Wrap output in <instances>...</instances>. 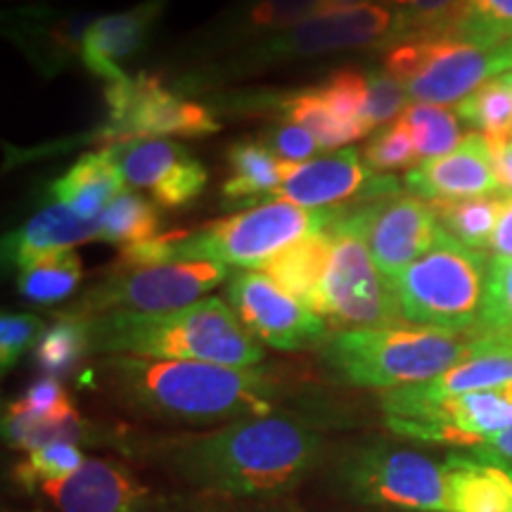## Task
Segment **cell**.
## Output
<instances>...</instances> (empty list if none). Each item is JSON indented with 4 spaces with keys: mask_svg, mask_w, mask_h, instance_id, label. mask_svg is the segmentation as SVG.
Segmentation results:
<instances>
[{
    "mask_svg": "<svg viewBox=\"0 0 512 512\" xmlns=\"http://www.w3.org/2000/svg\"><path fill=\"white\" fill-rule=\"evenodd\" d=\"M86 323L93 354L200 361L230 368H256L266 356L233 309L216 297L174 311L102 313Z\"/></svg>",
    "mask_w": 512,
    "mask_h": 512,
    "instance_id": "3",
    "label": "cell"
},
{
    "mask_svg": "<svg viewBox=\"0 0 512 512\" xmlns=\"http://www.w3.org/2000/svg\"><path fill=\"white\" fill-rule=\"evenodd\" d=\"M456 117L463 119L475 133L489 143H508L512 140V91L501 76L484 83L475 93L467 95L456 105Z\"/></svg>",
    "mask_w": 512,
    "mask_h": 512,
    "instance_id": "29",
    "label": "cell"
},
{
    "mask_svg": "<svg viewBox=\"0 0 512 512\" xmlns=\"http://www.w3.org/2000/svg\"><path fill=\"white\" fill-rule=\"evenodd\" d=\"M384 69L415 102L458 105L484 83L510 72L512 41L486 48L456 34L403 38L387 48Z\"/></svg>",
    "mask_w": 512,
    "mask_h": 512,
    "instance_id": "6",
    "label": "cell"
},
{
    "mask_svg": "<svg viewBox=\"0 0 512 512\" xmlns=\"http://www.w3.org/2000/svg\"><path fill=\"white\" fill-rule=\"evenodd\" d=\"M482 337L399 323L330 335L320 356L337 382L370 389H399L430 382L475 356Z\"/></svg>",
    "mask_w": 512,
    "mask_h": 512,
    "instance_id": "4",
    "label": "cell"
},
{
    "mask_svg": "<svg viewBox=\"0 0 512 512\" xmlns=\"http://www.w3.org/2000/svg\"><path fill=\"white\" fill-rule=\"evenodd\" d=\"M489 143V140H486ZM494 155V169L498 178V195L512 197V140L508 143H489Z\"/></svg>",
    "mask_w": 512,
    "mask_h": 512,
    "instance_id": "45",
    "label": "cell"
},
{
    "mask_svg": "<svg viewBox=\"0 0 512 512\" xmlns=\"http://www.w3.org/2000/svg\"><path fill=\"white\" fill-rule=\"evenodd\" d=\"M339 477L358 503L406 512L448 508L444 465L408 448H356L339 467Z\"/></svg>",
    "mask_w": 512,
    "mask_h": 512,
    "instance_id": "9",
    "label": "cell"
},
{
    "mask_svg": "<svg viewBox=\"0 0 512 512\" xmlns=\"http://www.w3.org/2000/svg\"><path fill=\"white\" fill-rule=\"evenodd\" d=\"M100 377L128 411L166 422H235L273 413L278 375L200 361L105 356Z\"/></svg>",
    "mask_w": 512,
    "mask_h": 512,
    "instance_id": "2",
    "label": "cell"
},
{
    "mask_svg": "<svg viewBox=\"0 0 512 512\" xmlns=\"http://www.w3.org/2000/svg\"><path fill=\"white\" fill-rule=\"evenodd\" d=\"M366 86H368L366 124L370 131L406 112L403 107H406V100L411 98H408V93L403 91L401 83L396 81L387 69H370L366 74Z\"/></svg>",
    "mask_w": 512,
    "mask_h": 512,
    "instance_id": "42",
    "label": "cell"
},
{
    "mask_svg": "<svg viewBox=\"0 0 512 512\" xmlns=\"http://www.w3.org/2000/svg\"><path fill=\"white\" fill-rule=\"evenodd\" d=\"M479 446L486 448V451H494V453H498V456L512 460V430L496 434L494 439L484 441V444H479Z\"/></svg>",
    "mask_w": 512,
    "mask_h": 512,
    "instance_id": "47",
    "label": "cell"
},
{
    "mask_svg": "<svg viewBox=\"0 0 512 512\" xmlns=\"http://www.w3.org/2000/svg\"><path fill=\"white\" fill-rule=\"evenodd\" d=\"M93 238H100L98 219H83L67 204L57 202L5 238V259H12V264L24 271L41 256Z\"/></svg>",
    "mask_w": 512,
    "mask_h": 512,
    "instance_id": "23",
    "label": "cell"
},
{
    "mask_svg": "<svg viewBox=\"0 0 512 512\" xmlns=\"http://www.w3.org/2000/svg\"><path fill=\"white\" fill-rule=\"evenodd\" d=\"M389 430L430 444L479 446L512 430V382L494 389L448 396L437 403L387 415Z\"/></svg>",
    "mask_w": 512,
    "mask_h": 512,
    "instance_id": "13",
    "label": "cell"
},
{
    "mask_svg": "<svg viewBox=\"0 0 512 512\" xmlns=\"http://www.w3.org/2000/svg\"><path fill=\"white\" fill-rule=\"evenodd\" d=\"M83 278L79 254L72 249L50 252L19 271L17 290L34 304H55L67 299Z\"/></svg>",
    "mask_w": 512,
    "mask_h": 512,
    "instance_id": "28",
    "label": "cell"
},
{
    "mask_svg": "<svg viewBox=\"0 0 512 512\" xmlns=\"http://www.w3.org/2000/svg\"><path fill=\"white\" fill-rule=\"evenodd\" d=\"M83 463H86V458H83L79 446L72 441H53V444L29 451L27 463L17 467V475L24 486L34 489V486L50 482V479L72 475Z\"/></svg>",
    "mask_w": 512,
    "mask_h": 512,
    "instance_id": "39",
    "label": "cell"
},
{
    "mask_svg": "<svg viewBox=\"0 0 512 512\" xmlns=\"http://www.w3.org/2000/svg\"><path fill=\"white\" fill-rule=\"evenodd\" d=\"M230 178L223 183L226 204H252L283 183V162L264 143L238 140L228 150Z\"/></svg>",
    "mask_w": 512,
    "mask_h": 512,
    "instance_id": "26",
    "label": "cell"
},
{
    "mask_svg": "<svg viewBox=\"0 0 512 512\" xmlns=\"http://www.w3.org/2000/svg\"><path fill=\"white\" fill-rule=\"evenodd\" d=\"M366 164L370 171H389L403 169V166L418 164V152H415L413 133L403 119L382 131L366 147Z\"/></svg>",
    "mask_w": 512,
    "mask_h": 512,
    "instance_id": "41",
    "label": "cell"
},
{
    "mask_svg": "<svg viewBox=\"0 0 512 512\" xmlns=\"http://www.w3.org/2000/svg\"><path fill=\"white\" fill-rule=\"evenodd\" d=\"M88 351H91V337H88L86 320L72 313H60L38 342L36 366L46 377H62L74 370Z\"/></svg>",
    "mask_w": 512,
    "mask_h": 512,
    "instance_id": "32",
    "label": "cell"
},
{
    "mask_svg": "<svg viewBox=\"0 0 512 512\" xmlns=\"http://www.w3.org/2000/svg\"><path fill=\"white\" fill-rule=\"evenodd\" d=\"M489 264L444 228L430 252L392 278L403 323L475 335L482 316Z\"/></svg>",
    "mask_w": 512,
    "mask_h": 512,
    "instance_id": "5",
    "label": "cell"
},
{
    "mask_svg": "<svg viewBox=\"0 0 512 512\" xmlns=\"http://www.w3.org/2000/svg\"><path fill=\"white\" fill-rule=\"evenodd\" d=\"M41 318L31 313H5L0 320V366L10 370L41 335Z\"/></svg>",
    "mask_w": 512,
    "mask_h": 512,
    "instance_id": "43",
    "label": "cell"
},
{
    "mask_svg": "<svg viewBox=\"0 0 512 512\" xmlns=\"http://www.w3.org/2000/svg\"><path fill=\"white\" fill-rule=\"evenodd\" d=\"M98 223L100 240L128 247L155 240L157 230L162 226V216H159V209L150 200L133 195V192H124L102 211Z\"/></svg>",
    "mask_w": 512,
    "mask_h": 512,
    "instance_id": "31",
    "label": "cell"
},
{
    "mask_svg": "<svg viewBox=\"0 0 512 512\" xmlns=\"http://www.w3.org/2000/svg\"><path fill=\"white\" fill-rule=\"evenodd\" d=\"M53 197L83 219H100L102 211L126 192V181L110 150L83 155L72 169L53 183Z\"/></svg>",
    "mask_w": 512,
    "mask_h": 512,
    "instance_id": "24",
    "label": "cell"
},
{
    "mask_svg": "<svg viewBox=\"0 0 512 512\" xmlns=\"http://www.w3.org/2000/svg\"><path fill=\"white\" fill-rule=\"evenodd\" d=\"M415 197L430 202H456L498 195L494 155L482 133H467L444 157L427 159L403 176Z\"/></svg>",
    "mask_w": 512,
    "mask_h": 512,
    "instance_id": "18",
    "label": "cell"
},
{
    "mask_svg": "<svg viewBox=\"0 0 512 512\" xmlns=\"http://www.w3.org/2000/svg\"><path fill=\"white\" fill-rule=\"evenodd\" d=\"M491 249L494 256H505L512 259V197L505 200V207L501 211V219H498L496 233L491 238Z\"/></svg>",
    "mask_w": 512,
    "mask_h": 512,
    "instance_id": "46",
    "label": "cell"
},
{
    "mask_svg": "<svg viewBox=\"0 0 512 512\" xmlns=\"http://www.w3.org/2000/svg\"><path fill=\"white\" fill-rule=\"evenodd\" d=\"M399 19L396 43L427 34H451L463 0H382Z\"/></svg>",
    "mask_w": 512,
    "mask_h": 512,
    "instance_id": "36",
    "label": "cell"
},
{
    "mask_svg": "<svg viewBox=\"0 0 512 512\" xmlns=\"http://www.w3.org/2000/svg\"><path fill=\"white\" fill-rule=\"evenodd\" d=\"M325 233L332 238V252L318 316L337 332L403 323L392 280L375 266L366 238L347 221L344 209L335 211Z\"/></svg>",
    "mask_w": 512,
    "mask_h": 512,
    "instance_id": "8",
    "label": "cell"
},
{
    "mask_svg": "<svg viewBox=\"0 0 512 512\" xmlns=\"http://www.w3.org/2000/svg\"><path fill=\"white\" fill-rule=\"evenodd\" d=\"M323 453L325 439L311 422L275 411L166 448L178 477L202 491L235 498L287 494L311 475Z\"/></svg>",
    "mask_w": 512,
    "mask_h": 512,
    "instance_id": "1",
    "label": "cell"
},
{
    "mask_svg": "<svg viewBox=\"0 0 512 512\" xmlns=\"http://www.w3.org/2000/svg\"><path fill=\"white\" fill-rule=\"evenodd\" d=\"M361 5H370V0H320V12H337L349 8H361Z\"/></svg>",
    "mask_w": 512,
    "mask_h": 512,
    "instance_id": "48",
    "label": "cell"
},
{
    "mask_svg": "<svg viewBox=\"0 0 512 512\" xmlns=\"http://www.w3.org/2000/svg\"><path fill=\"white\" fill-rule=\"evenodd\" d=\"M105 100L110 105V119L95 140L107 147L166 136L207 138L221 131L219 119L207 107L183 100L150 74L110 83Z\"/></svg>",
    "mask_w": 512,
    "mask_h": 512,
    "instance_id": "11",
    "label": "cell"
},
{
    "mask_svg": "<svg viewBox=\"0 0 512 512\" xmlns=\"http://www.w3.org/2000/svg\"><path fill=\"white\" fill-rule=\"evenodd\" d=\"M446 512H512V460L472 446L444 463Z\"/></svg>",
    "mask_w": 512,
    "mask_h": 512,
    "instance_id": "22",
    "label": "cell"
},
{
    "mask_svg": "<svg viewBox=\"0 0 512 512\" xmlns=\"http://www.w3.org/2000/svg\"><path fill=\"white\" fill-rule=\"evenodd\" d=\"M475 337L512 339V259L494 256L486 275V294Z\"/></svg>",
    "mask_w": 512,
    "mask_h": 512,
    "instance_id": "35",
    "label": "cell"
},
{
    "mask_svg": "<svg viewBox=\"0 0 512 512\" xmlns=\"http://www.w3.org/2000/svg\"><path fill=\"white\" fill-rule=\"evenodd\" d=\"M228 278V268L214 261H171V264L112 271L88 290L72 316L83 320L102 313H159L195 304L204 292L214 290Z\"/></svg>",
    "mask_w": 512,
    "mask_h": 512,
    "instance_id": "10",
    "label": "cell"
},
{
    "mask_svg": "<svg viewBox=\"0 0 512 512\" xmlns=\"http://www.w3.org/2000/svg\"><path fill=\"white\" fill-rule=\"evenodd\" d=\"M228 302L256 339L280 351L311 349L328 339L325 320L290 297L266 273L233 275Z\"/></svg>",
    "mask_w": 512,
    "mask_h": 512,
    "instance_id": "15",
    "label": "cell"
},
{
    "mask_svg": "<svg viewBox=\"0 0 512 512\" xmlns=\"http://www.w3.org/2000/svg\"><path fill=\"white\" fill-rule=\"evenodd\" d=\"M107 150L124 181L133 188L150 190L159 207H185L209 183L207 169L174 140H128Z\"/></svg>",
    "mask_w": 512,
    "mask_h": 512,
    "instance_id": "16",
    "label": "cell"
},
{
    "mask_svg": "<svg viewBox=\"0 0 512 512\" xmlns=\"http://www.w3.org/2000/svg\"><path fill=\"white\" fill-rule=\"evenodd\" d=\"M318 98L325 102V107L335 114L344 124L358 126L370 133L366 124V107H368V86L366 76L358 72H337L332 74L323 86H316Z\"/></svg>",
    "mask_w": 512,
    "mask_h": 512,
    "instance_id": "38",
    "label": "cell"
},
{
    "mask_svg": "<svg viewBox=\"0 0 512 512\" xmlns=\"http://www.w3.org/2000/svg\"><path fill=\"white\" fill-rule=\"evenodd\" d=\"M60 512H138L145 486L124 465L86 458L72 475L38 484Z\"/></svg>",
    "mask_w": 512,
    "mask_h": 512,
    "instance_id": "19",
    "label": "cell"
},
{
    "mask_svg": "<svg viewBox=\"0 0 512 512\" xmlns=\"http://www.w3.org/2000/svg\"><path fill=\"white\" fill-rule=\"evenodd\" d=\"M8 411L48 422L79 418V411H76L69 394L64 392L62 384L57 382V377H43V380L31 384L29 392L24 394L22 399L12 401Z\"/></svg>",
    "mask_w": 512,
    "mask_h": 512,
    "instance_id": "40",
    "label": "cell"
},
{
    "mask_svg": "<svg viewBox=\"0 0 512 512\" xmlns=\"http://www.w3.org/2000/svg\"><path fill=\"white\" fill-rule=\"evenodd\" d=\"M93 12H60L43 5L17 8L3 15L5 34L29 57L43 76H55L81 57L86 31L95 22Z\"/></svg>",
    "mask_w": 512,
    "mask_h": 512,
    "instance_id": "17",
    "label": "cell"
},
{
    "mask_svg": "<svg viewBox=\"0 0 512 512\" xmlns=\"http://www.w3.org/2000/svg\"><path fill=\"white\" fill-rule=\"evenodd\" d=\"M413 133L415 152H418V164L427 159L444 157L460 145V126L456 114L441 105H427V102H415L401 114Z\"/></svg>",
    "mask_w": 512,
    "mask_h": 512,
    "instance_id": "33",
    "label": "cell"
},
{
    "mask_svg": "<svg viewBox=\"0 0 512 512\" xmlns=\"http://www.w3.org/2000/svg\"><path fill=\"white\" fill-rule=\"evenodd\" d=\"M451 34L486 48L512 41V0H463Z\"/></svg>",
    "mask_w": 512,
    "mask_h": 512,
    "instance_id": "34",
    "label": "cell"
},
{
    "mask_svg": "<svg viewBox=\"0 0 512 512\" xmlns=\"http://www.w3.org/2000/svg\"><path fill=\"white\" fill-rule=\"evenodd\" d=\"M332 238L328 233L309 235L294 242L271 261L261 266V273L273 278L290 297L302 302L313 313L320 311L323 299V278L330 264Z\"/></svg>",
    "mask_w": 512,
    "mask_h": 512,
    "instance_id": "25",
    "label": "cell"
},
{
    "mask_svg": "<svg viewBox=\"0 0 512 512\" xmlns=\"http://www.w3.org/2000/svg\"><path fill=\"white\" fill-rule=\"evenodd\" d=\"M264 145L273 152L275 157H280V162H302V159H309L320 150L316 138L306 131L304 126L292 124V121H285V124H273L266 131Z\"/></svg>",
    "mask_w": 512,
    "mask_h": 512,
    "instance_id": "44",
    "label": "cell"
},
{
    "mask_svg": "<svg viewBox=\"0 0 512 512\" xmlns=\"http://www.w3.org/2000/svg\"><path fill=\"white\" fill-rule=\"evenodd\" d=\"M508 197L503 195H486V197H472V200H456V202H432L434 211H437L439 226L453 235L465 247L482 249L491 247V238H494L498 219L505 207Z\"/></svg>",
    "mask_w": 512,
    "mask_h": 512,
    "instance_id": "27",
    "label": "cell"
},
{
    "mask_svg": "<svg viewBox=\"0 0 512 512\" xmlns=\"http://www.w3.org/2000/svg\"><path fill=\"white\" fill-rule=\"evenodd\" d=\"M320 0H245L238 10V24L247 34L287 31L318 15Z\"/></svg>",
    "mask_w": 512,
    "mask_h": 512,
    "instance_id": "37",
    "label": "cell"
},
{
    "mask_svg": "<svg viewBox=\"0 0 512 512\" xmlns=\"http://www.w3.org/2000/svg\"><path fill=\"white\" fill-rule=\"evenodd\" d=\"M501 79H503L505 83H508V86H510V91H512V69H510V72H508V74H503V76H501Z\"/></svg>",
    "mask_w": 512,
    "mask_h": 512,
    "instance_id": "49",
    "label": "cell"
},
{
    "mask_svg": "<svg viewBox=\"0 0 512 512\" xmlns=\"http://www.w3.org/2000/svg\"><path fill=\"white\" fill-rule=\"evenodd\" d=\"M278 112L290 119L292 124L304 126L306 131L316 138L320 150H332V147L354 143V140L366 136L363 128L339 121L335 114L325 107V102L318 98L316 88L280 98Z\"/></svg>",
    "mask_w": 512,
    "mask_h": 512,
    "instance_id": "30",
    "label": "cell"
},
{
    "mask_svg": "<svg viewBox=\"0 0 512 512\" xmlns=\"http://www.w3.org/2000/svg\"><path fill=\"white\" fill-rule=\"evenodd\" d=\"M351 226L361 230L375 266L387 280L430 252L439 235V219L432 202L415 195L382 197L344 209Z\"/></svg>",
    "mask_w": 512,
    "mask_h": 512,
    "instance_id": "14",
    "label": "cell"
},
{
    "mask_svg": "<svg viewBox=\"0 0 512 512\" xmlns=\"http://www.w3.org/2000/svg\"><path fill=\"white\" fill-rule=\"evenodd\" d=\"M166 5L169 0H143L131 10L95 19L83 38V67L110 83L126 79V74L121 72V62L145 46L162 19Z\"/></svg>",
    "mask_w": 512,
    "mask_h": 512,
    "instance_id": "21",
    "label": "cell"
},
{
    "mask_svg": "<svg viewBox=\"0 0 512 512\" xmlns=\"http://www.w3.org/2000/svg\"><path fill=\"white\" fill-rule=\"evenodd\" d=\"M332 216L335 209H309L283 200L264 202L188 233L178 245V259L261 268L294 242L325 233Z\"/></svg>",
    "mask_w": 512,
    "mask_h": 512,
    "instance_id": "7",
    "label": "cell"
},
{
    "mask_svg": "<svg viewBox=\"0 0 512 512\" xmlns=\"http://www.w3.org/2000/svg\"><path fill=\"white\" fill-rule=\"evenodd\" d=\"M399 34V19L387 5H361V8L320 12L283 31V34L254 43L242 55L247 69L304 60L337 50L354 48H392Z\"/></svg>",
    "mask_w": 512,
    "mask_h": 512,
    "instance_id": "12",
    "label": "cell"
},
{
    "mask_svg": "<svg viewBox=\"0 0 512 512\" xmlns=\"http://www.w3.org/2000/svg\"><path fill=\"white\" fill-rule=\"evenodd\" d=\"M373 176V171L361 164L358 150L351 147L309 164L283 162V183L259 200H287L299 207L320 209L356 200Z\"/></svg>",
    "mask_w": 512,
    "mask_h": 512,
    "instance_id": "20",
    "label": "cell"
}]
</instances>
